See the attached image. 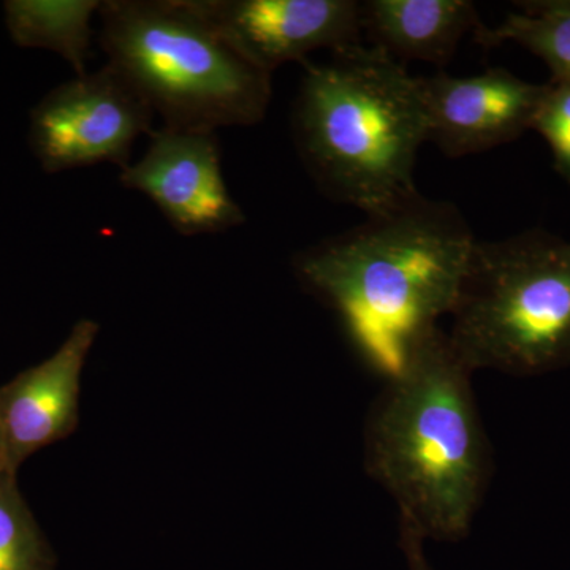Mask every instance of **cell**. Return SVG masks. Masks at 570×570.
<instances>
[{
    "label": "cell",
    "instance_id": "3957f363",
    "mask_svg": "<svg viewBox=\"0 0 570 570\" xmlns=\"http://www.w3.org/2000/svg\"><path fill=\"white\" fill-rule=\"evenodd\" d=\"M303 63L292 132L318 189L367 216L417 197L415 164L428 141L420 78L363 43Z\"/></svg>",
    "mask_w": 570,
    "mask_h": 570
},
{
    "label": "cell",
    "instance_id": "5bb4252c",
    "mask_svg": "<svg viewBox=\"0 0 570 570\" xmlns=\"http://www.w3.org/2000/svg\"><path fill=\"white\" fill-rule=\"evenodd\" d=\"M55 551L22 497L17 475L0 479V570H56Z\"/></svg>",
    "mask_w": 570,
    "mask_h": 570
},
{
    "label": "cell",
    "instance_id": "9a60e30c",
    "mask_svg": "<svg viewBox=\"0 0 570 570\" xmlns=\"http://www.w3.org/2000/svg\"><path fill=\"white\" fill-rule=\"evenodd\" d=\"M531 130H535L553 154L554 170L570 187V86L564 82H547L546 96Z\"/></svg>",
    "mask_w": 570,
    "mask_h": 570
},
{
    "label": "cell",
    "instance_id": "30bf717a",
    "mask_svg": "<svg viewBox=\"0 0 570 570\" xmlns=\"http://www.w3.org/2000/svg\"><path fill=\"white\" fill-rule=\"evenodd\" d=\"M99 330L91 318L78 321L55 354L0 387V430L11 474L77 430L81 374Z\"/></svg>",
    "mask_w": 570,
    "mask_h": 570
},
{
    "label": "cell",
    "instance_id": "7a4b0ae2",
    "mask_svg": "<svg viewBox=\"0 0 570 570\" xmlns=\"http://www.w3.org/2000/svg\"><path fill=\"white\" fill-rule=\"evenodd\" d=\"M444 330L409 352L371 409L365 464L423 540H460L490 475L489 441L471 379Z\"/></svg>",
    "mask_w": 570,
    "mask_h": 570
},
{
    "label": "cell",
    "instance_id": "9c48e42d",
    "mask_svg": "<svg viewBox=\"0 0 570 570\" xmlns=\"http://www.w3.org/2000/svg\"><path fill=\"white\" fill-rule=\"evenodd\" d=\"M428 118V141L450 157H463L515 141L531 130L547 82L521 80L493 67L475 77L438 71L420 78Z\"/></svg>",
    "mask_w": 570,
    "mask_h": 570
},
{
    "label": "cell",
    "instance_id": "277c9868",
    "mask_svg": "<svg viewBox=\"0 0 570 570\" xmlns=\"http://www.w3.org/2000/svg\"><path fill=\"white\" fill-rule=\"evenodd\" d=\"M107 63L171 129L216 130L262 122L272 75L246 59L195 0H104Z\"/></svg>",
    "mask_w": 570,
    "mask_h": 570
},
{
    "label": "cell",
    "instance_id": "8fae6325",
    "mask_svg": "<svg viewBox=\"0 0 570 570\" xmlns=\"http://www.w3.org/2000/svg\"><path fill=\"white\" fill-rule=\"evenodd\" d=\"M360 26L371 47L404 63L423 61L445 67L461 39L483 26L468 0H365Z\"/></svg>",
    "mask_w": 570,
    "mask_h": 570
},
{
    "label": "cell",
    "instance_id": "5b68a950",
    "mask_svg": "<svg viewBox=\"0 0 570 570\" xmlns=\"http://www.w3.org/2000/svg\"><path fill=\"white\" fill-rule=\"evenodd\" d=\"M448 335L472 371L570 366V242L542 228L475 243Z\"/></svg>",
    "mask_w": 570,
    "mask_h": 570
},
{
    "label": "cell",
    "instance_id": "2e32d148",
    "mask_svg": "<svg viewBox=\"0 0 570 570\" xmlns=\"http://www.w3.org/2000/svg\"><path fill=\"white\" fill-rule=\"evenodd\" d=\"M401 542H403L404 553H406L409 570H431L425 551H423L425 540L420 538L417 532L401 524Z\"/></svg>",
    "mask_w": 570,
    "mask_h": 570
},
{
    "label": "cell",
    "instance_id": "52a82bcc",
    "mask_svg": "<svg viewBox=\"0 0 570 570\" xmlns=\"http://www.w3.org/2000/svg\"><path fill=\"white\" fill-rule=\"evenodd\" d=\"M216 130H154L137 163L121 168L119 183L146 195L183 236L216 235L246 223L223 174Z\"/></svg>",
    "mask_w": 570,
    "mask_h": 570
},
{
    "label": "cell",
    "instance_id": "8992f818",
    "mask_svg": "<svg viewBox=\"0 0 570 570\" xmlns=\"http://www.w3.org/2000/svg\"><path fill=\"white\" fill-rule=\"evenodd\" d=\"M156 118L121 75L105 62L51 89L31 111L29 145L47 174L132 160L135 141Z\"/></svg>",
    "mask_w": 570,
    "mask_h": 570
},
{
    "label": "cell",
    "instance_id": "6da1fadb",
    "mask_svg": "<svg viewBox=\"0 0 570 570\" xmlns=\"http://www.w3.org/2000/svg\"><path fill=\"white\" fill-rule=\"evenodd\" d=\"M475 238L450 202L417 195L295 255L294 272L385 379L450 316Z\"/></svg>",
    "mask_w": 570,
    "mask_h": 570
},
{
    "label": "cell",
    "instance_id": "ba28073f",
    "mask_svg": "<svg viewBox=\"0 0 570 570\" xmlns=\"http://www.w3.org/2000/svg\"><path fill=\"white\" fill-rule=\"evenodd\" d=\"M197 9L258 69L273 75L311 52L362 45L356 0H195Z\"/></svg>",
    "mask_w": 570,
    "mask_h": 570
},
{
    "label": "cell",
    "instance_id": "7c38bea8",
    "mask_svg": "<svg viewBox=\"0 0 570 570\" xmlns=\"http://www.w3.org/2000/svg\"><path fill=\"white\" fill-rule=\"evenodd\" d=\"M100 6L102 0H9L3 11L7 31L18 47L56 52L75 73L85 75Z\"/></svg>",
    "mask_w": 570,
    "mask_h": 570
},
{
    "label": "cell",
    "instance_id": "e0dca14e",
    "mask_svg": "<svg viewBox=\"0 0 570 570\" xmlns=\"http://www.w3.org/2000/svg\"><path fill=\"white\" fill-rule=\"evenodd\" d=\"M9 474H11V472L9 469V464H7L6 444H3L2 430H0V479H2L3 475Z\"/></svg>",
    "mask_w": 570,
    "mask_h": 570
},
{
    "label": "cell",
    "instance_id": "4fadbf2b",
    "mask_svg": "<svg viewBox=\"0 0 570 570\" xmlns=\"http://www.w3.org/2000/svg\"><path fill=\"white\" fill-rule=\"evenodd\" d=\"M520 13H510L498 28L480 26L474 40L485 48L513 41L547 63L550 81L570 86V0L517 2Z\"/></svg>",
    "mask_w": 570,
    "mask_h": 570
}]
</instances>
